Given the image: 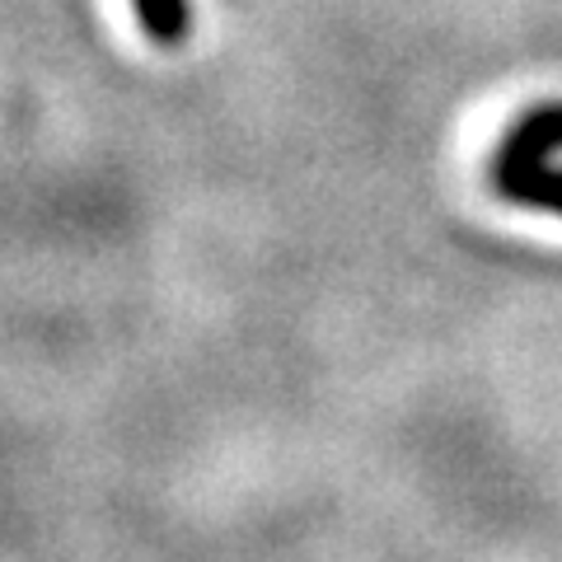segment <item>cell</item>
Returning <instances> with one entry per match:
<instances>
[{"instance_id":"cell-1","label":"cell","mask_w":562,"mask_h":562,"mask_svg":"<svg viewBox=\"0 0 562 562\" xmlns=\"http://www.w3.org/2000/svg\"><path fill=\"white\" fill-rule=\"evenodd\" d=\"M562 150V99L535 103L525 109L512 127H506L497 155H492V169H525V165H543Z\"/></svg>"},{"instance_id":"cell-2","label":"cell","mask_w":562,"mask_h":562,"mask_svg":"<svg viewBox=\"0 0 562 562\" xmlns=\"http://www.w3.org/2000/svg\"><path fill=\"white\" fill-rule=\"evenodd\" d=\"M492 188L497 198L530 206V211H553L562 216V165H525V169H492Z\"/></svg>"},{"instance_id":"cell-3","label":"cell","mask_w":562,"mask_h":562,"mask_svg":"<svg viewBox=\"0 0 562 562\" xmlns=\"http://www.w3.org/2000/svg\"><path fill=\"white\" fill-rule=\"evenodd\" d=\"M136 24L155 47H183L192 33V0H132Z\"/></svg>"}]
</instances>
